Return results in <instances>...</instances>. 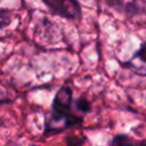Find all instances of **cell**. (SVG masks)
Instances as JSON below:
<instances>
[{
  "label": "cell",
  "mask_w": 146,
  "mask_h": 146,
  "mask_svg": "<svg viewBox=\"0 0 146 146\" xmlns=\"http://www.w3.org/2000/svg\"><path fill=\"white\" fill-rule=\"evenodd\" d=\"M49 10L67 19L81 18V6L78 0H42Z\"/></svg>",
  "instance_id": "2"
},
{
  "label": "cell",
  "mask_w": 146,
  "mask_h": 146,
  "mask_svg": "<svg viewBox=\"0 0 146 146\" xmlns=\"http://www.w3.org/2000/svg\"><path fill=\"white\" fill-rule=\"evenodd\" d=\"M141 146H146V141H143L141 143Z\"/></svg>",
  "instance_id": "9"
},
{
  "label": "cell",
  "mask_w": 146,
  "mask_h": 146,
  "mask_svg": "<svg viewBox=\"0 0 146 146\" xmlns=\"http://www.w3.org/2000/svg\"><path fill=\"white\" fill-rule=\"evenodd\" d=\"M73 103L72 89L68 86L60 87L54 97L51 111L44 117L43 136L48 137L82 124L83 117L72 112Z\"/></svg>",
  "instance_id": "1"
},
{
  "label": "cell",
  "mask_w": 146,
  "mask_h": 146,
  "mask_svg": "<svg viewBox=\"0 0 146 146\" xmlns=\"http://www.w3.org/2000/svg\"><path fill=\"white\" fill-rule=\"evenodd\" d=\"M1 127H2V120L0 119V128H1Z\"/></svg>",
  "instance_id": "10"
},
{
  "label": "cell",
  "mask_w": 146,
  "mask_h": 146,
  "mask_svg": "<svg viewBox=\"0 0 146 146\" xmlns=\"http://www.w3.org/2000/svg\"><path fill=\"white\" fill-rule=\"evenodd\" d=\"M65 146H83L87 138L84 136H75V135H68L64 138Z\"/></svg>",
  "instance_id": "7"
},
{
  "label": "cell",
  "mask_w": 146,
  "mask_h": 146,
  "mask_svg": "<svg viewBox=\"0 0 146 146\" xmlns=\"http://www.w3.org/2000/svg\"><path fill=\"white\" fill-rule=\"evenodd\" d=\"M73 105H74L75 110L79 111V112L82 113V114H87V113H89V112L91 111V104L89 103V100H87V99L83 98V97L78 98V99L73 103Z\"/></svg>",
  "instance_id": "6"
},
{
  "label": "cell",
  "mask_w": 146,
  "mask_h": 146,
  "mask_svg": "<svg viewBox=\"0 0 146 146\" xmlns=\"http://www.w3.org/2000/svg\"><path fill=\"white\" fill-rule=\"evenodd\" d=\"M112 9L125 16L139 15L145 8L144 0H103Z\"/></svg>",
  "instance_id": "3"
},
{
  "label": "cell",
  "mask_w": 146,
  "mask_h": 146,
  "mask_svg": "<svg viewBox=\"0 0 146 146\" xmlns=\"http://www.w3.org/2000/svg\"><path fill=\"white\" fill-rule=\"evenodd\" d=\"M124 67L130 68L135 73L146 76V42H144L140 48L132 55V57L123 64Z\"/></svg>",
  "instance_id": "4"
},
{
  "label": "cell",
  "mask_w": 146,
  "mask_h": 146,
  "mask_svg": "<svg viewBox=\"0 0 146 146\" xmlns=\"http://www.w3.org/2000/svg\"><path fill=\"white\" fill-rule=\"evenodd\" d=\"M13 21V13L8 9L0 8V29L6 27Z\"/></svg>",
  "instance_id": "8"
},
{
  "label": "cell",
  "mask_w": 146,
  "mask_h": 146,
  "mask_svg": "<svg viewBox=\"0 0 146 146\" xmlns=\"http://www.w3.org/2000/svg\"><path fill=\"white\" fill-rule=\"evenodd\" d=\"M108 146H141V143L135 140L128 135L119 133L110 140Z\"/></svg>",
  "instance_id": "5"
}]
</instances>
